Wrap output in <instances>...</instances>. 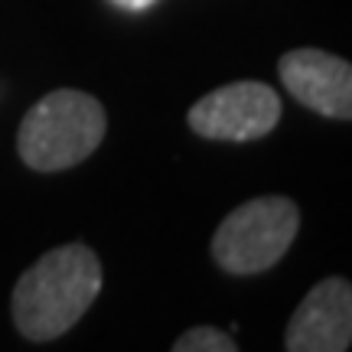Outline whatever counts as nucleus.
<instances>
[{
    "label": "nucleus",
    "instance_id": "nucleus-1",
    "mask_svg": "<svg viewBox=\"0 0 352 352\" xmlns=\"http://www.w3.org/2000/svg\"><path fill=\"white\" fill-rule=\"evenodd\" d=\"M101 290V261L85 245L43 254L13 287V323L33 342L59 340L76 327Z\"/></svg>",
    "mask_w": 352,
    "mask_h": 352
},
{
    "label": "nucleus",
    "instance_id": "nucleus-2",
    "mask_svg": "<svg viewBox=\"0 0 352 352\" xmlns=\"http://www.w3.org/2000/svg\"><path fill=\"white\" fill-rule=\"evenodd\" d=\"M108 131V114L98 98L76 88H59L26 111L16 147L26 166L59 173L98 151Z\"/></svg>",
    "mask_w": 352,
    "mask_h": 352
},
{
    "label": "nucleus",
    "instance_id": "nucleus-3",
    "mask_svg": "<svg viewBox=\"0 0 352 352\" xmlns=\"http://www.w3.org/2000/svg\"><path fill=\"white\" fill-rule=\"evenodd\" d=\"M300 232V209L287 196L241 202L212 235V258L228 274H261L274 267Z\"/></svg>",
    "mask_w": 352,
    "mask_h": 352
},
{
    "label": "nucleus",
    "instance_id": "nucleus-4",
    "mask_svg": "<svg viewBox=\"0 0 352 352\" xmlns=\"http://www.w3.org/2000/svg\"><path fill=\"white\" fill-rule=\"evenodd\" d=\"M280 121V98L264 82H232L189 108V127L209 140H258Z\"/></svg>",
    "mask_w": 352,
    "mask_h": 352
},
{
    "label": "nucleus",
    "instance_id": "nucleus-5",
    "mask_svg": "<svg viewBox=\"0 0 352 352\" xmlns=\"http://www.w3.org/2000/svg\"><path fill=\"white\" fill-rule=\"evenodd\" d=\"M280 82L303 108L352 121V63L327 50H290L280 56Z\"/></svg>",
    "mask_w": 352,
    "mask_h": 352
},
{
    "label": "nucleus",
    "instance_id": "nucleus-6",
    "mask_svg": "<svg viewBox=\"0 0 352 352\" xmlns=\"http://www.w3.org/2000/svg\"><path fill=\"white\" fill-rule=\"evenodd\" d=\"M290 352H346L352 346V284L327 277L300 300L287 327Z\"/></svg>",
    "mask_w": 352,
    "mask_h": 352
},
{
    "label": "nucleus",
    "instance_id": "nucleus-7",
    "mask_svg": "<svg viewBox=\"0 0 352 352\" xmlns=\"http://www.w3.org/2000/svg\"><path fill=\"white\" fill-rule=\"evenodd\" d=\"M173 349L176 352H235L239 342L215 327H196V329H186L173 342Z\"/></svg>",
    "mask_w": 352,
    "mask_h": 352
},
{
    "label": "nucleus",
    "instance_id": "nucleus-8",
    "mask_svg": "<svg viewBox=\"0 0 352 352\" xmlns=\"http://www.w3.org/2000/svg\"><path fill=\"white\" fill-rule=\"evenodd\" d=\"M114 7H121V10H147V7H153L157 0H111Z\"/></svg>",
    "mask_w": 352,
    "mask_h": 352
}]
</instances>
